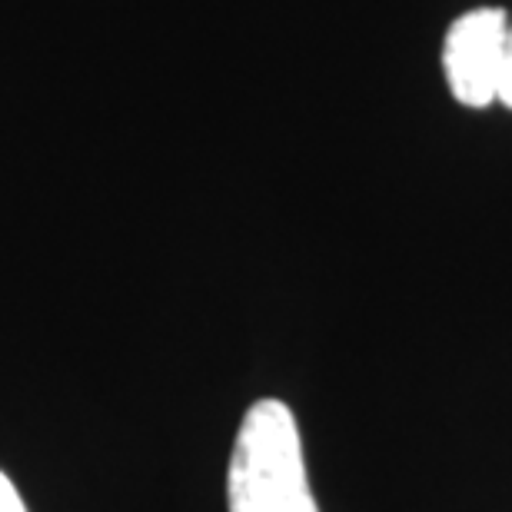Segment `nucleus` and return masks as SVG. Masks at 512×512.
Listing matches in <instances>:
<instances>
[{"label":"nucleus","mask_w":512,"mask_h":512,"mask_svg":"<svg viewBox=\"0 0 512 512\" xmlns=\"http://www.w3.org/2000/svg\"><path fill=\"white\" fill-rule=\"evenodd\" d=\"M230 512H320L290 406L260 399L243 416L227 473Z\"/></svg>","instance_id":"1"},{"label":"nucleus","mask_w":512,"mask_h":512,"mask_svg":"<svg viewBox=\"0 0 512 512\" xmlns=\"http://www.w3.org/2000/svg\"><path fill=\"white\" fill-rule=\"evenodd\" d=\"M509 44V20L503 10H469L453 20L443 44V70L453 97L466 107L496 104L499 77Z\"/></svg>","instance_id":"2"},{"label":"nucleus","mask_w":512,"mask_h":512,"mask_svg":"<svg viewBox=\"0 0 512 512\" xmlns=\"http://www.w3.org/2000/svg\"><path fill=\"white\" fill-rule=\"evenodd\" d=\"M499 104L512 110V24H509V44H506V60H503V77H499Z\"/></svg>","instance_id":"3"},{"label":"nucleus","mask_w":512,"mask_h":512,"mask_svg":"<svg viewBox=\"0 0 512 512\" xmlns=\"http://www.w3.org/2000/svg\"><path fill=\"white\" fill-rule=\"evenodd\" d=\"M0 512H27L24 499H20L17 486L10 483L7 473H0Z\"/></svg>","instance_id":"4"}]
</instances>
